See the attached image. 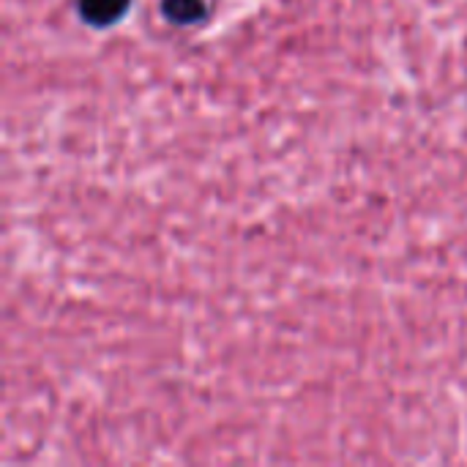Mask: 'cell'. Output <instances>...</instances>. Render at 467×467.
Wrapping results in <instances>:
<instances>
[{
  "instance_id": "1",
  "label": "cell",
  "mask_w": 467,
  "mask_h": 467,
  "mask_svg": "<svg viewBox=\"0 0 467 467\" xmlns=\"http://www.w3.org/2000/svg\"><path fill=\"white\" fill-rule=\"evenodd\" d=\"M131 0H77L79 19L90 27H112L129 14Z\"/></svg>"
},
{
  "instance_id": "2",
  "label": "cell",
  "mask_w": 467,
  "mask_h": 467,
  "mask_svg": "<svg viewBox=\"0 0 467 467\" xmlns=\"http://www.w3.org/2000/svg\"><path fill=\"white\" fill-rule=\"evenodd\" d=\"M216 0H161V14L170 25L197 27L213 14Z\"/></svg>"
}]
</instances>
